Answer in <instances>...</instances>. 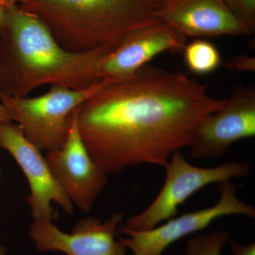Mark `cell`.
I'll return each mask as SVG.
<instances>
[{"mask_svg":"<svg viewBox=\"0 0 255 255\" xmlns=\"http://www.w3.org/2000/svg\"><path fill=\"white\" fill-rule=\"evenodd\" d=\"M225 102L209 95L207 84L147 65L128 80L105 82L75 112L82 141L108 175L140 164L164 167Z\"/></svg>","mask_w":255,"mask_h":255,"instance_id":"cell-1","label":"cell"},{"mask_svg":"<svg viewBox=\"0 0 255 255\" xmlns=\"http://www.w3.org/2000/svg\"><path fill=\"white\" fill-rule=\"evenodd\" d=\"M0 38V92L26 97L44 85L82 90L102 81L100 67L116 46L75 53L59 45L36 15L6 7Z\"/></svg>","mask_w":255,"mask_h":255,"instance_id":"cell-2","label":"cell"},{"mask_svg":"<svg viewBox=\"0 0 255 255\" xmlns=\"http://www.w3.org/2000/svg\"><path fill=\"white\" fill-rule=\"evenodd\" d=\"M23 9L75 53L117 46L134 30L160 21L142 0H30Z\"/></svg>","mask_w":255,"mask_h":255,"instance_id":"cell-3","label":"cell"},{"mask_svg":"<svg viewBox=\"0 0 255 255\" xmlns=\"http://www.w3.org/2000/svg\"><path fill=\"white\" fill-rule=\"evenodd\" d=\"M105 82L82 90L60 86L36 97H16L0 92L7 118L21 128L25 137L39 150H59L66 141L72 113L100 90Z\"/></svg>","mask_w":255,"mask_h":255,"instance_id":"cell-4","label":"cell"},{"mask_svg":"<svg viewBox=\"0 0 255 255\" xmlns=\"http://www.w3.org/2000/svg\"><path fill=\"white\" fill-rule=\"evenodd\" d=\"M165 179L152 203L123 225L132 231H146L175 217L181 205L203 188L212 184L243 178L251 173L248 162H230L213 167L193 165L180 150L174 152L164 166Z\"/></svg>","mask_w":255,"mask_h":255,"instance_id":"cell-5","label":"cell"},{"mask_svg":"<svg viewBox=\"0 0 255 255\" xmlns=\"http://www.w3.org/2000/svg\"><path fill=\"white\" fill-rule=\"evenodd\" d=\"M218 187L219 201L209 207L175 216L146 231H132L121 225L119 233L127 236L120 238L121 241L132 255H162L171 245L204 231L220 218L243 216L255 219V208L239 199L237 189L231 181L219 183Z\"/></svg>","mask_w":255,"mask_h":255,"instance_id":"cell-6","label":"cell"},{"mask_svg":"<svg viewBox=\"0 0 255 255\" xmlns=\"http://www.w3.org/2000/svg\"><path fill=\"white\" fill-rule=\"evenodd\" d=\"M255 135V87L238 86L196 128L189 146L191 156L195 160L221 157L236 142Z\"/></svg>","mask_w":255,"mask_h":255,"instance_id":"cell-7","label":"cell"},{"mask_svg":"<svg viewBox=\"0 0 255 255\" xmlns=\"http://www.w3.org/2000/svg\"><path fill=\"white\" fill-rule=\"evenodd\" d=\"M0 147L14 157L27 179V203L33 221L53 222V203L66 214H73V202L57 182L41 150L28 141L16 124L9 122L0 126Z\"/></svg>","mask_w":255,"mask_h":255,"instance_id":"cell-8","label":"cell"},{"mask_svg":"<svg viewBox=\"0 0 255 255\" xmlns=\"http://www.w3.org/2000/svg\"><path fill=\"white\" fill-rule=\"evenodd\" d=\"M45 158L73 205L84 213L90 212L105 187L107 174L95 163L82 141L75 110L66 141L59 150L47 152Z\"/></svg>","mask_w":255,"mask_h":255,"instance_id":"cell-9","label":"cell"},{"mask_svg":"<svg viewBox=\"0 0 255 255\" xmlns=\"http://www.w3.org/2000/svg\"><path fill=\"white\" fill-rule=\"evenodd\" d=\"M124 221L121 213L102 221L87 217L77 223L71 233L63 232L53 222L33 221L30 238L41 252H60L67 255H125L127 248L118 238Z\"/></svg>","mask_w":255,"mask_h":255,"instance_id":"cell-10","label":"cell"},{"mask_svg":"<svg viewBox=\"0 0 255 255\" xmlns=\"http://www.w3.org/2000/svg\"><path fill=\"white\" fill-rule=\"evenodd\" d=\"M187 38L162 21L137 28L106 55L100 67L101 80L110 83L132 78L161 53L183 51Z\"/></svg>","mask_w":255,"mask_h":255,"instance_id":"cell-11","label":"cell"},{"mask_svg":"<svg viewBox=\"0 0 255 255\" xmlns=\"http://www.w3.org/2000/svg\"><path fill=\"white\" fill-rule=\"evenodd\" d=\"M156 17L186 36L214 38L253 33L223 0H165Z\"/></svg>","mask_w":255,"mask_h":255,"instance_id":"cell-12","label":"cell"},{"mask_svg":"<svg viewBox=\"0 0 255 255\" xmlns=\"http://www.w3.org/2000/svg\"><path fill=\"white\" fill-rule=\"evenodd\" d=\"M184 60L189 72L198 75L214 73L222 65L217 47L207 40L197 38L186 44Z\"/></svg>","mask_w":255,"mask_h":255,"instance_id":"cell-13","label":"cell"},{"mask_svg":"<svg viewBox=\"0 0 255 255\" xmlns=\"http://www.w3.org/2000/svg\"><path fill=\"white\" fill-rule=\"evenodd\" d=\"M228 241L229 233L226 231L199 233L187 241L185 255H221Z\"/></svg>","mask_w":255,"mask_h":255,"instance_id":"cell-14","label":"cell"},{"mask_svg":"<svg viewBox=\"0 0 255 255\" xmlns=\"http://www.w3.org/2000/svg\"><path fill=\"white\" fill-rule=\"evenodd\" d=\"M230 10L247 25L253 33L255 31V0H223Z\"/></svg>","mask_w":255,"mask_h":255,"instance_id":"cell-15","label":"cell"},{"mask_svg":"<svg viewBox=\"0 0 255 255\" xmlns=\"http://www.w3.org/2000/svg\"><path fill=\"white\" fill-rule=\"evenodd\" d=\"M225 66L228 70L234 71L255 73V58L247 55H240L233 57L225 62Z\"/></svg>","mask_w":255,"mask_h":255,"instance_id":"cell-16","label":"cell"},{"mask_svg":"<svg viewBox=\"0 0 255 255\" xmlns=\"http://www.w3.org/2000/svg\"><path fill=\"white\" fill-rule=\"evenodd\" d=\"M231 244L234 255H255V242L251 244L246 245L231 241Z\"/></svg>","mask_w":255,"mask_h":255,"instance_id":"cell-17","label":"cell"},{"mask_svg":"<svg viewBox=\"0 0 255 255\" xmlns=\"http://www.w3.org/2000/svg\"><path fill=\"white\" fill-rule=\"evenodd\" d=\"M142 1L155 11L162 6L165 0H142Z\"/></svg>","mask_w":255,"mask_h":255,"instance_id":"cell-18","label":"cell"},{"mask_svg":"<svg viewBox=\"0 0 255 255\" xmlns=\"http://www.w3.org/2000/svg\"><path fill=\"white\" fill-rule=\"evenodd\" d=\"M29 1L30 0H0V6H4L6 8L16 5L17 2H21L23 4H25Z\"/></svg>","mask_w":255,"mask_h":255,"instance_id":"cell-19","label":"cell"},{"mask_svg":"<svg viewBox=\"0 0 255 255\" xmlns=\"http://www.w3.org/2000/svg\"><path fill=\"white\" fill-rule=\"evenodd\" d=\"M9 122L10 121L7 118V116H6V112H5L4 107H3L2 105L0 102V126L2 124Z\"/></svg>","mask_w":255,"mask_h":255,"instance_id":"cell-20","label":"cell"},{"mask_svg":"<svg viewBox=\"0 0 255 255\" xmlns=\"http://www.w3.org/2000/svg\"><path fill=\"white\" fill-rule=\"evenodd\" d=\"M4 11H3L2 9L0 6V26H1V23H2L3 18H4Z\"/></svg>","mask_w":255,"mask_h":255,"instance_id":"cell-21","label":"cell"},{"mask_svg":"<svg viewBox=\"0 0 255 255\" xmlns=\"http://www.w3.org/2000/svg\"><path fill=\"white\" fill-rule=\"evenodd\" d=\"M0 255H6V250L4 247L0 246Z\"/></svg>","mask_w":255,"mask_h":255,"instance_id":"cell-22","label":"cell"}]
</instances>
